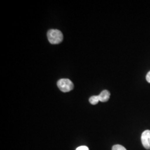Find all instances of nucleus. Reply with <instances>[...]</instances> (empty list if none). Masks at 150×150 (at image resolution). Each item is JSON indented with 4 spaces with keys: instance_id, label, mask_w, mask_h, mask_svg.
<instances>
[{
    "instance_id": "2",
    "label": "nucleus",
    "mask_w": 150,
    "mask_h": 150,
    "mask_svg": "<svg viewBox=\"0 0 150 150\" xmlns=\"http://www.w3.org/2000/svg\"><path fill=\"white\" fill-rule=\"evenodd\" d=\"M57 86L59 90L64 92H67L74 89V84L71 81L67 79H62L57 82Z\"/></svg>"
},
{
    "instance_id": "3",
    "label": "nucleus",
    "mask_w": 150,
    "mask_h": 150,
    "mask_svg": "<svg viewBox=\"0 0 150 150\" xmlns=\"http://www.w3.org/2000/svg\"><path fill=\"white\" fill-rule=\"evenodd\" d=\"M142 144L145 149H150V131L146 130L143 132L141 136Z\"/></svg>"
},
{
    "instance_id": "6",
    "label": "nucleus",
    "mask_w": 150,
    "mask_h": 150,
    "mask_svg": "<svg viewBox=\"0 0 150 150\" xmlns=\"http://www.w3.org/2000/svg\"><path fill=\"white\" fill-rule=\"evenodd\" d=\"M112 150H127L123 146L120 145H114L112 147Z\"/></svg>"
},
{
    "instance_id": "4",
    "label": "nucleus",
    "mask_w": 150,
    "mask_h": 150,
    "mask_svg": "<svg viewBox=\"0 0 150 150\" xmlns=\"http://www.w3.org/2000/svg\"><path fill=\"white\" fill-rule=\"evenodd\" d=\"M110 97V93L107 90H103L98 95L100 101L102 102H107Z\"/></svg>"
},
{
    "instance_id": "8",
    "label": "nucleus",
    "mask_w": 150,
    "mask_h": 150,
    "mask_svg": "<svg viewBox=\"0 0 150 150\" xmlns=\"http://www.w3.org/2000/svg\"><path fill=\"white\" fill-rule=\"evenodd\" d=\"M146 80H147V81L150 83V71H149V72L147 73V74L146 75Z\"/></svg>"
},
{
    "instance_id": "5",
    "label": "nucleus",
    "mask_w": 150,
    "mask_h": 150,
    "mask_svg": "<svg viewBox=\"0 0 150 150\" xmlns=\"http://www.w3.org/2000/svg\"><path fill=\"white\" fill-rule=\"evenodd\" d=\"M99 101H100V100H99L98 96H93L91 97L89 99V102L93 105H96Z\"/></svg>"
},
{
    "instance_id": "1",
    "label": "nucleus",
    "mask_w": 150,
    "mask_h": 150,
    "mask_svg": "<svg viewBox=\"0 0 150 150\" xmlns=\"http://www.w3.org/2000/svg\"><path fill=\"white\" fill-rule=\"evenodd\" d=\"M48 41L51 44H59L63 40V35L62 32L58 30L52 29L47 32Z\"/></svg>"
},
{
    "instance_id": "7",
    "label": "nucleus",
    "mask_w": 150,
    "mask_h": 150,
    "mask_svg": "<svg viewBox=\"0 0 150 150\" xmlns=\"http://www.w3.org/2000/svg\"><path fill=\"white\" fill-rule=\"evenodd\" d=\"M76 150H89V149L86 146H82L77 147Z\"/></svg>"
}]
</instances>
